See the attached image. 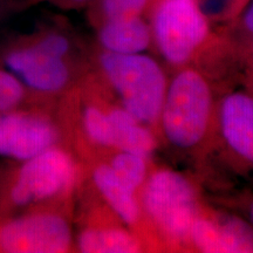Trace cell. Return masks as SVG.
<instances>
[{
	"mask_svg": "<svg viewBox=\"0 0 253 253\" xmlns=\"http://www.w3.org/2000/svg\"><path fill=\"white\" fill-rule=\"evenodd\" d=\"M151 40V27L142 17L103 20L99 30L100 45L106 52L116 54L144 53Z\"/></svg>",
	"mask_w": 253,
	"mask_h": 253,
	"instance_id": "obj_11",
	"label": "cell"
},
{
	"mask_svg": "<svg viewBox=\"0 0 253 253\" xmlns=\"http://www.w3.org/2000/svg\"><path fill=\"white\" fill-rule=\"evenodd\" d=\"M250 86H251V95H253V49L250 60Z\"/></svg>",
	"mask_w": 253,
	"mask_h": 253,
	"instance_id": "obj_21",
	"label": "cell"
},
{
	"mask_svg": "<svg viewBox=\"0 0 253 253\" xmlns=\"http://www.w3.org/2000/svg\"><path fill=\"white\" fill-rule=\"evenodd\" d=\"M249 221L253 226V201L251 202V204H250L249 207Z\"/></svg>",
	"mask_w": 253,
	"mask_h": 253,
	"instance_id": "obj_22",
	"label": "cell"
},
{
	"mask_svg": "<svg viewBox=\"0 0 253 253\" xmlns=\"http://www.w3.org/2000/svg\"><path fill=\"white\" fill-rule=\"evenodd\" d=\"M93 181L104 201L126 225H134L141 213V205L134 189L118 176L108 164L97 166L93 171Z\"/></svg>",
	"mask_w": 253,
	"mask_h": 253,
	"instance_id": "obj_12",
	"label": "cell"
},
{
	"mask_svg": "<svg viewBox=\"0 0 253 253\" xmlns=\"http://www.w3.org/2000/svg\"><path fill=\"white\" fill-rule=\"evenodd\" d=\"M219 126L230 150L253 168V95L233 91L221 100Z\"/></svg>",
	"mask_w": 253,
	"mask_h": 253,
	"instance_id": "obj_10",
	"label": "cell"
},
{
	"mask_svg": "<svg viewBox=\"0 0 253 253\" xmlns=\"http://www.w3.org/2000/svg\"><path fill=\"white\" fill-rule=\"evenodd\" d=\"M108 112L115 140V149L130 151L149 160L157 147L156 138L147 125L138 121L123 107Z\"/></svg>",
	"mask_w": 253,
	"mask_h": 253,
	"instance_id": "obj_13",
	"label": "cell"
},
{
	"mask_svg": "<svg viewBox=\"0 0 253 253\" xmlns=\"http://www.w3.org/2000/svg\"><path fill=\"white\" fill-rule=\"evenodd\" d=\"M77 164L69 154L54 147L24 161L11 189L17 205H27L56 197L75 183Z\"/></svg>",
	"mask_w": 253,
	"mask_h": 253,
	"instance_id": "obj_5",
	"label": "cell"
},
{
	"mask_svg": "<svg viewBox=\"0 0 253 253\" xmlns=\"http://www.w3.org/2000/svg\"><path fill=\"white\" fill-rule=\"evenodd\" d=\"M78 248L84 253H136L142 251L140 240L120 227H91L78 237Z\"/></svg>",
	"mask_w": 253,
	"mask_h": 253,
	"instance_id": "obj_14",
	"label": "cell"
},
{
	"mask_svg": "<svg viewBox=\"0 0 253 253\" xmlns=\"http://www.w3.org/2000/svg\"><path fill=\"white\" fill-rule=\"evenodd\" d=\"M84 128L86 135L95 144L106 148H115L113 125L108 112L96 106H89L84 109Z\"/></svg>",
	"mask_w": 253,
	"mask_h": 253,
	"instance_id": "obj_16",
	"label": "cell"
},
{
	"mask_svg": "<svg viewBox=\"0 0 253 253\" xmlns=\"http://www.w3.org/2000/svg\"><path fill=\"white\" fill-rule=\"evenodd\" d=\"M147 161L148 158L138 154L119 150V153L112 158L109 166L122 181L137 191L147 179Z\"/></svg>",
	"mask_w": 253,
	"mask_h": 253,
	"instance_id": "obj_15",
	"label": "cell"
},
{
	"mask_svg": "<svg viewBox=\"0 0 253 253\" xmlns=\"http://www.w3.org/2000/svg\"><path fill=\"white\" fill-rule=\"evenodd\" d=\"M69 2H73V4H84V2L89 1V0H67Z\"/></svg>",
	"mask_w": 253,
	"mask_h": 253,
	"instance_id": "obj_23",
	"label": "cell"
},
{
	"mask_svg": "<svg viewBox=\"0 0 253 253\" xmlns=\"http://www.w3.org/2000/svg\"><path fill=\"white\" fill-rule=\"evenodd\" d=\"M59 140L56 126L48 119L17 112H0V156L26 161Z\"/></svg>",
	"mask_w": 253,
	"mask_h": 253,
	"instance_id": "obj_7",
	"label": "cell"
},
{
	"mask_svg": "<svg viewBox=\"0 0 253 253\" xmlns=\"http://www.w3.org/2000/svg\"><path fill=\"white\" fill-rule=\"evenodd\" d=\"M242 26L246 32V34L253 40V1L245 9L242 17Z\"/></svg>",
	"mask_w": 253,
	"mask_h": 253,
	"instance_id": "obj_20",
	"label": "cell"
},
{
	"mask_svg": "<svg viewBox=\"0 0 253 253\" xmlns=\"http://www.w3.org/2000/svg\"><path fill=\"white\" fill-rule=\"evenodd\" d=\"M151 32L164 60L184 66L208 41L210 26L197 0H160Z\"/></svg>",
	"mask_w": 253,
	"mask_h": 253,
	"instance_id": "obj_4",
	"label": "cell"
},
{
	"mask_svg": "<svg viewBox=\"0 0 253 253\" xmlns=\"http://www.w3.org/2000/svg\"><path fill=\"white\" fill-rule=\"evenodd\" d=\"M5 61L21 84L38 91L58 93L69 81L65 59L50 55L33 43L11 50Z\"/></svg>",
	"mask_w": 253,
	"mask_h": 253,
	"instance_id": "obj_9",
	"label": "cell"
},
{
	"mask_svg": "<svg viewBox=\"0 0 253 253\" xmlns=\"http://www.w3.org/2000/svg\"><path fill=\"white\" fill-rule=\"evenodd\" d=\"M24 86L13 73L0 71V112H6L20 102Z\"/></svg>",
	"mask_w": 253,
	"mask_h": 253,
	"instance_id": "obj_18",
	"label": "cell"
},
{
	"mask_svg": "<svg viewBox=\"0 0 253 253\" xmlns=\"http://www.w3.org/2000/svg\"><path fill=\"white\" fill-rule=\"evenodd\" d=\"M33 45L50 55L58 56L61 59H66L71 50V43L67 38L63 34L55 33V32H50V33H46L38 38Z\"/></svg>",
	"mask_w": 253,
	"mask_h": 253,
	"instance_id": "obj_19",
	"label": "cell"
},
{
	"mask_svg": "<svg viewBox=\"0 0 253 253\" xmlns=\"http://www.w3.org/2000/svg\"><path fill=\"white\" fill-rule=\"evenodd\" d=\"M190 242L205 253H253V226L231 213H199L190 229Z\"/></svg>",
	"mask_w": 253,
	"mask_h": 253,
	"instance_id": "obj_8",
	"label": "cell"
},
{
	"mask_svg": "<svg viewBox=\"0 0 253 253\" xmlns=\"http://www.w3.org/2000/svg\"><path fill=\"white\" fill-rule=\"evenodd\" d=\"M212 116V91L194 68L182 69L168 84L160 119L164 137L179 149H191L208 134Z\"/></svg>",
	"mask_w": 253,
	"mask_h": 253,
	"instance_id": "obj_1",
	"label": "cell"
},
{
	"mask_svg": "<svg viewBox=\"0 0 253 253\" xmlns=\"http://www.w3.org/2000/svg\"><path fill=\"white\" fill-rule=\"evenodd\" d=\"M100 66L123 108L147 126L158 121L168 81L156 60L144 53L116 54L104 50Z\"/></svg>",
	"mask_w": 253,
	"mask_h": 253,
	"instance_id": "obj_2",
	"label": "cell"
},
{
	"mask_svg": "<svg viewBox=\"0 0 253 253\" xmlns=\"http://www.w3.org/2000/svg\"><path fill=\"white\" fill-rule=\"evenodd\" d=\"M71 244V226L55 213L27 214L0 229V249L5 252L60 253L68 251Z\"/></svg>",
	"mask_w": 253,
	"mask_h": 253,
	"instance_id": "obj_6",
	"label": "cell"
},
{
	"mask_svg": "<svg viewBox=\"0 0 253 253\" xmlns=\"http://www.w3.org/2000/svg\"><path fill=\"white\" fill-rule=\"evenodd\" d=\"M141 189V207L155 225L169 238L188 239L199 214L197 191L190 179L161 169L148 177Z\"/></svg>",
	"mask_w": 253,
	"mask_h": 253,
	"instance_id": "obj_3",
	"label": "cell"
},
{
	"mask_svg": "<svg viewBox=\"0 0 253 253\" xmlns=\"http://www.w3.org/2000/svg\"><path fill=\"white\" fill-rule=\"evenodd\" d=\"M149 0H100L101 14L104 20L142 17Z\"/></svg>",
	"mask_w": 253,
	"mask_h": 253,
	"instance_id": "obj_17",
	"label": "cell"
}]
</instances>
